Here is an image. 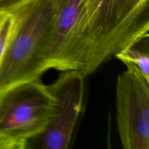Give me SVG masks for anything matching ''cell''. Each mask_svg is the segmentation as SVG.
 Returning <instances> with one entry per match:
<instances>
[{
    "label": "cell",
    "instance_id": "cell-1",
    "mask_svg": "<svg viewBox=\"0 0 149 149\" xmlns=\"http://www.w3.org/2000/svg\"><path fill=\"white\" fill-rule=\"evenodd\" d=\"M9 10L14 24L0 59V93L40 79L48 70L46 52L55 0H26Z\"/></svg>",
    "mask_w": 149,
    "mask_h": 149
},
{
    "label": "cell",
    "instance_id": "cell-2",
    "mask_svg": "<svg viewBox=\"0 0 149 149\" xmlns=\"http://www.w3.org/2000/svg\"><path fill=\"white\" fill-rule=\"evenodd\" d=\"M149 0H82L93 46V70L148 37Z\"/></svg>",
    "mask_w": 149,
    "mask_h": 149
},
{
    "label": "cell",
    "instance_id": "cell-3",
    "mask_svg": "<svg viewBox=\"0 0 149 149\" xmlns=\"http://www.w3.org/2000/svg\"><path fill=\"white\" fill-rule=\"evenodd\" d=\"M52 97L40 79L0 93V149H26L48 123Z\"/></svg>",
    "mask_w": 149,
    "mask_h": 149
},
{
    "label": "cell",
    "instance_id": "cell-4",
    "mask_svg": "<svg viewBox=\"0 0 149 149\" xmlns=\"http://www.w3.org/2000/svg\"><path fill=\"white\" fill-rule=\"evenodd\" d=\"M55 11L46 52L47 69L90 75L93 46L82 0H55Z\"/></svg>",
    "mask_w": 149,
    "mask_h": 149
},
{
    "label": "cell",
    "instance_id": "cell-5",
    "mask_svg": "<svg viewBox=\"0 0 149 149\" xmlns=\"http://www.w3.org/2000/svg\"><path fill=\"white\" fill-rule=\"evenodd\" d=\"M49 87L52 108L46 127L28 142L26 148L67 149L72 142L85 99V76L79 71H63Z\"/></svg>",
    "mask_w": 149,
    "mask_h": 149
},
{
    "label": "cell",
    "instance_id": "cell-6",
    "mask_svg": "<svg viewBox=\"0 0 149 149\" xmlns=\"http://www.w3.org/2000/svg\"><path fill=\"white\" fill-rule=\"evenodd\" d=\"M116 83V123L125 149H149V80L130 64Z\"/></svg>",
    "mask_w": 149,
    "mask_h": 149
},
{
    "label": "cell",
    "instance_id": "cell-7",
    "mask_svg": "<svg viewBox=\"0 0 149 149\" xmlns=\"http://www.w3.org/2000/svg\"><path fill=\"white\" fill-rule=\"evenodd\" d=\"M124 64H130L138 68L149 80L148 37L135 42L118 52L114 57Z\"/></svg>",
    "mask_w": 149,
    "mask_h": 149
},
{
    "label": "cell",
    "instance_id": "cell-8",
    "mask_svg": "<svg viewBox=\"0 0 149 149\" xmlns=\"http://www.w3.org/2000/svg\"><path fill=\"white\" fill-rule=\"evenodd\" d=\"M14 24L13 15L10 10L0 11V59Z\"/></svg>",
    "mask_w": 149,
    "mask_h": 149
},
{
    "label": "cell",
    "instance_id": "cell-9",
    "mask_svg": "<svg viewBox=\"0 0 149 149\" xmlns=\"http://www.w3.org/2000/svg\"><path fill=\"white\" fill-rule=\"evenodd\" d=\"M26 0H0V11H7Z\"/></svg>",
    "mask_w": 149,
    "mask_h": 149
}]
</instances>
